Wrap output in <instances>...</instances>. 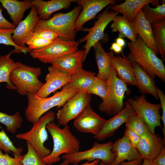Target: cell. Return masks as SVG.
Masks as SVG:
<instances>
[{
  "label": "cell",
  "mask_w": 165,
  "mask_h": 165,
  "mask_svg": "<svg viewBox=\"0 0 165 165\" xmlns=\"http://www.w3.org/2000/svg\"><path fill=\"white\" fill-rule=\"evenodd\" d=\"M127 45L130 51L126 58L138 64L153 79L157 76L165 82V66L163 62L138 35L135 42H129Z\"/></svg>",
  "instance_id": "obj_1"
},
{
  "label": "cell",
  "mask_w": 165,
  "mask_h": 165,
  "mask_svg": "<svg viewBox=\"0 0 165 165\" xmlns=\"http://www.w3.org/2000/svg\"><path fill=\"white\" fill-rule=\"evenodd\" d=\"M78 92L67 84L62 87L61 91L49 97L39 98L36 94L28 93V105L25 112L27 120L33 123H36L43 114L51 108L62 107Z\"/></svg>",
  "instance_id": "obj_2"
},
{
  "label": "cell",
  "mask_w": 165,
  "mask_h": 165,
  "mask_svg": "<svg viewBox=\"0 0 165 165\" xmlns=\"http://www.w3.org/2000/svg\"><path fill=\"white\" fill-rule=\"evenodd\" d=\"M53 141V148L50 154L42 160L46 164L52 165L59 162L62 154H70L79 151L80 143L70 130L68 125L61 128L54 122L46 125Z\"/></svg>",
  "instance_id": "obj_3"
},
{
  "label": "cell",
  "mask_w": 165,
  "mask_h": 165,
  "mask_svg": "<svg viewBox=\"0 0 165 165\" xmlns=\"http://www.w3.org/2000/svg\"><path fill=\"white\" fill-rule=\"evenodd\" d=\"M82 9L81 6L78 5L68 13H57L47 20L40 19L36 23L34 30H49L57 33L59 37L64 40H75L77 32L75 24Z\"/></svg>",
  "instance_id": "obj_4"
},
{
  "label": "cell",
  "mask_w": 165,
  "mask_h": 165,
  "mask_svg": "<svg viewBox=\"0 0 165 165\" xmlns=\"http://www.w3.org/2000/svg\"><path fill=\"white\" fill-rule=\"evenodd\" d=\"M107 83L106 95L99 104L98 108L101 112L113 116L123 109L125 95L126 93L129 94L130 91L127 85L117 77L112 65Z\"/></svg>",
  "instance_id": "obj_5"
},
{
  "label": "cell",
  "mask_w": 165,
  "mask_h": 165,
  "mask_svg": "<svg viewBox=\"0 0 165 165\" xmlns=\"http://www.w3.org/2000/svg\"><path fill=\"white\" fill-rule=\"evenodd\" d=\"M41 72L40 67H30L19 62L11 72L10 80L20 95H27L29 93L36 95L44 85L38 79Z\"/></svg>",
  "instance_id": "obj_6"
},
{
  "label": "cell",
  "mask_w": 165,
  "mask_h": 165,
  "mask_svg": "<svg viewBox=\"0 0 165 165\" xmlns=\"http://www.w3.org/2000/svg\"><path fill=\"white\" fill-rule=\"evenodd\" d=\"M55 116L53 111L47 112L42 116L36 123H33L29 131L16 135L17 138L25 140L29 143L42 160L51 152L50 150L45 147L44 144L48 139L46 125L50 123L54 122Z\"/></svg>",
  "instance_id": "obj_7"
},
{
  "label": "cell",
  "mask_w": 165,
  "mask_h": 165,
  "mask_svg": "<svg viewBox=\"0 0 165 165\" xmlns=\"http://www.w3.org/2000/svg\"><path fill=\"white\" fill-rule=\"evenodd\" d=\"M113 144L111 141L102 144L95 142L92 147L87 150L79 151L70 154H63L61 157L64 159L62 162L66 165L70 163L78 165L83 160L90 162L98 159L105 165H108L112 162L115 157V155L111 151Z\"/></svg>",
  "instance_id": "obj_8"
},
{
  "label": "cell",
  "mask_w": 165,
  "mask_h": 165,
  "mask_svg": "<svg viewBox=\"0 0 165 165\" xmlns=\"http://www.w3.org/2000/svg\"><path fill=\"white\" fill-rule=\"evenodd\" d=\"M79 43L78 41L65 40L58 37L46 47L32 50L30 55L42 62L52 64L59 58L77 51Z\"/></svg>",
  "instance_id": "obj_9"
},
{
  "label": "cell",
  "mask_w": 165,
  "mask_h": 165,
  "mask_svg": "<svg viewBox=\"0 0 165 165\" xmlns=\"http://www.w3.org/2000/svg\"><path fill=\"white\" fill-rule=\"evenodd\" d=\"M127 101L135 112L144 120L149 130L155 133V128L159 126L163 129L161 124L160 103L153 104L146 100L145 94H142L139 97L133 98H129Z\"/></svg>",
  "instance_id": "obj_10"
},
{
  "label": "cell",
  "mask_w": 165,
  "mask_h": 165,
  "mask_svg": "<svg viewBox=\"0 0 165 165\" xmlns=\"http://www.w3.org/2000/svg\"><path fill=\"white\" fill-rule=\"evenodd\" d=\"M119 13L113 10H109L108 7L97 16L96 21L94 22V25L91 28H83L82 31L88 32L84 37L79 39V43L86 42L84 46V52L83 57L84 62L89 53L91 48L104 36V31L108 24L112 21L114 18Z\"/></svg>",
  "instance_id": "obj_11"
},
{
  "label": "cell",
  "mask_w": 165,
  "mask_h": 165,
  "mask_svg": "<svg viewBox=\"0 0 165 165\" xmlns=\"http://www.w3.org/2000/svg\"><path fill=\"white\" fill-rule=\"evenodd\" d=\"M91 95L78 92L58 110L57 117L59 126H64L71 120L78 117L90 105Z\"/></svg>",
  "instance_id": "obj_12"
},
{
  "label": "cell",
  "mask_w": 165,
  "mask_h": 165,
  "mask_svg": "<svg viewBox=\"0 0 165 165\" xmlns=\"http://www.w3.org/2000/svg\"><path fill=\"white\" fill-rule=\"evenodd\" d=\"M40 19L35 8L32 6L28 14L14 29L12 36V40L22 52L26 53L31 51L25 45L32 36L35 26Z\"/></svg>",
  "instance_id": "obj_13"
},
{
  "label": "cell",
  "mask_w": 165,
  "mask_h": 165,
  "mask_svg": "<svg viewBox=\"0 0 165 165\" xmlns=\"http://www.w3.org/2000/svg\"><path fill=\"white\" fill-rule=\"evenodd\" d=\"M165 139L159 134L152 133L147 126L144 135L141 137L136 148L141 158L152 160L165 148Z\"/></svg>",
  "instance_id": "obj_14"
},
{
  "label": "cell",
  "mask_w": 165,
  "mask_h": 165,
  "mask_svg": "<svg viewBox=\"0 0 165 165\" xmlns=\"http://www.w3.org/2000/svg\"><path fill=\"white\" fill-rule=\"evenodd\" d=\"M106 121L94 112L90 105L75 119L73 125L79 131L91 133L95 136L100 131Z\"/></svg>",
  "instance_id": "obj_15"
},
{
  "label": "cell",
  "mask_w": 165,
  "mask_h": 165,
  "mask_svg": "<svg viewBox=\"0 0 165 165\" xmlns=\"http://www.w3.org/2000/svg\"><path fill=\"white\" fill-rule=\"evenodd\" d=\"M125 107L120 112L107 121L99 133L94 136L98 141H102L112 136L116 130L126 123L133 116L136 115L134 110L126 101Z\"/></svg>",
  "instance_id": "obj_16"
},
{
  "label": "cell",
  "mask_w": 165,
  "mask_h": 165,
  "mask_svg": "<svg viewBox=\"0 0 165 165\" xmlns=\"http://www.w3.org/2000/svg\"><path fill=\"white\" fill-rule=\"evenodd\" d=\"M76 2L81 6L82 9L75 24L76 32L82 31L83 25L94 18L100 11L106 6L114 3V0H79Z\"/></svg>",
  "instance_id": "obj_17"
},
{
  "label": "cell",
  "mask_w": 165,
  "mask_h": 165,
  "mask_svg": "<svg viewBox=\"0 0 165 165\" xmlns=\"http://www.w3.org/2000/svg\"><path fill=\"white\" fill-rule=\"evenodd\" d=\"M112 152L115 155L114 160L108 165H119L125 160L130 161L141 158V155L131 144L128 137L124 134L113 143Z\"/></svg>",
  "instance_id": "obj_18"
},
{
  "label": "cell",
  "mask_w": 165,
  "mask_h": 165,
  "mask_svg": "<svg viewBox=\"0 0 165 165\" xmlns=\"http://www.w3.org/2000/svg\"><path fill=\"white\" fill-rule=\"evenodd\" d=\"M48 73L46 77V82L36 95L39 98L47 97L50 94L68 84L70 76L53 66L48 67Z\"/></svg>",
  "instance_id": "obj_19"
},
{
  "label": "cell",
  "mask_w": 165,
  "mask_h": 165,
  "mask_svg": "<svg viewBox=\"0 0 165 165\" xmlns=\"http://www.w3.org/2000/svg\"><path fill=\"white\" fill-rule=\"evenodd\" d=\"M138 35L144 43L157 56L159 54L155 42L150 23L145 17L141 9L131 21Z\"/></svg>",
  "instance_id": "obj_20"
},
{
  "label": "cell",
  "mask_w": 165,
  "mask_h": 165,
  "mask_svg": "<svg viewBox=\"0 0 165 165\" xmlns=\"http://www.w3.org/2000/svg\"><path fill=\"white\" fill-rule=\"evenodd\" d=\"M84 50L76 52L61 57L54 62L52 66L70 76L83 68Z\"/></svg>",
  "instance_id": "obj_21"
},
{
  "label": "cell",
  "mask_w": 165,
  "mask_h": 165,
  "mask_svg": "<svg viewBox=\"0 0 165 165\" xmlns=\"http://www.w3.org/2000/svg\"><path fill=\"white\" fill-rule=\"evenodd\" d=\"M32 6L35 8L40 19H49L53 13L63 9L69 7L72 0H51L45 1L42 0H31Z\"/></svg>",
  "instance_id": "obj_22"
},
{
  "label": "cell",
  "mask_w": 165,
  "mask_h": 165,
  "mask_svg": "<svg viewBox=\"0 0 165 165\" xmlns=\"http://www.w3.org/2000/svg\"><path fill=\"white\" fill-rule=\"evenodd\" d=\"M112 62L117 77L125 83L136 86L132 62L126 58L113 55Z\"/></svg>",
  "instance_id": "obj_23"
},
{
  "label": "cell",
  "mask_w": 165,
  "mask_h": 165,
  "mask_svg": "<svg viewBox=\"0 0 165 165\" xmlns=\"http://www.w3.org/2000/svg\"><path fill=\"white\" fill-rule=\"evenodd\" d=\"M151 3L156 6L159 5L158 0H126L120 4L110 5L108 9L120 13L123 17L131 22L139 11L145 5Z\"/></svg>",
  "instance_id": "obj_24"
},
{
  "label": "cell",
  "mask_w": 165,
  "mask_h": 165,
  "mask_svg": "<svg viewBox=\"0 0 165 165\" xmlns=\"http://www.w3.org/2000/svg\"><path fill=\"white\" fill-rule=\"evenodd\" d=\"M93 47L98 69L97 76L107 81L112 66V58L114 54L112 51L108 52H105L100 41L96 43Z\"/></svg>",
  "instance_id": "obj_25"
},
{
  "label": "cell",
  "mask_w": 165,
  "mask_h": 165,
  "mask_svg": "<svg viewBox=\"0 0 165 165\" xmlns=\"http://www.w3.org/2000/svg\"><path fill=\"white\" fill-rule=\"evenodd\" d=\"M137 86L140 93L152 95L156 99H159L154 79L146 73L138 64L132 62Z\"/></svg>",
  "instance_id": "obj_26"
},
{
  "label": "cell",
  "mask_w": 165,
  "mask_h": 165,
  "mask_svg": "<svg viewBox=\"0 0 165 165\" xmlns=\"http://www.w3.org/2000/svg\"><path fill=\"white\" fill-rule=\"evenodd\" d=\"M0 3L6 10L16 27L21 21L25 11L32 6L29 0H0Z\"/></svg>",
  "instance_id": "obj_27"
},
{
  "label": "cell",
  "mask_w": 165,
  "mask_h": 165,
  "mask_svg": "<svg viewBox=\"0 0 165 165\" xmlns=\"http://www.w3.org/2000/svg\"><path fill=\"white\" fill-rule=\"evenodd\" d=\"M110 26L112 31L119 32L118 37L127 38L131 42L135 41L138 35L133 24L123 16H116Z\"/></svg>",
  "instance_id": "obj_28"
},
{
  "label": "cell",
  "mask_w": 165,
  "mask_h": 165,
  "mask_svg": "<svg viewBox=\"0 0 165 165\" xmlns=\"http://www.w3.org/2000/svg\"><path fill=\"white\" fill-rule=\"evenodd\" d=\"M95 76L94 72L82 68L70 76L68 84L78 92L86 93L92 85Z\"/></svg>",
  "instance_id": "obj_29"
},
{
  "label": "cell",
  "mask_w": 165,
  "mask_h": 165,
  "mask_svg": "<svg viewBox=\"0 0 165 165\" xmlns=\"http://www.w3.org/2000/svg\"><path fill=\"white\" fill-rule=\"evenodd\" d=\"M11 53V52L6 55L0 56V83H6L7 89L16 90L10 81V76L12 71L18 66L19 62H15L10 58Z\"/></svg>",
  "instance_id": "obj_30"
},
{
  "label": "cell",
  "mask_w": 165,
  "mask_h": 165,
  "mask_svg": "<svg viewBox=\"0 0 165 165\" xmlns=\"http://www.w3.org/2000/svg\"><path fill=\"white\" fill-rule=\"evenodd\" d=\"M151 25L157 51L163 62L165 60V19L152 23Z\"/></svg>",
  "instance_id": "obj_31"
},
{
  "label": "cell",
  "mask_w": 165,
  "mask_h": 165,
  "mask_svg": "<svg viewBox=\"0 0 165 165\" xmlns=\"http://www.w3.org/2000/svg\"><path fill=\"white\" fill-rule=\"evenodd\" d=\"M146 19L150 24L165 19V3L162 1V4L155 8L150 7L149 4L145 6L141 9Z\"/></svg>",
  "instance_id": "obj_32"
},
{
  "label": "cell",
  "mask_w": 165,
  "mask_h": 165,
  "mask_svg": "<svg viewBox=\"0 0 165 165\" xmlns=\"http://www.w3.org/2000/svg\"><path fill=\"white\" fill-rule=\"evenodd\" d=\"M23 119L18 112L12 115L0 112V123L6 127L8 132L14 134L21 127Z\"/></svg>",
  "instance_id": "obj_33"
},
{
  "label": "cell",
  "mask_w": 165,
  "mask_h": 165,
  "mask_svg": "<svg viewBox=\"0 0 165 165\" xmlns=\"http://www.w3.org/2000/svg\"><path fill=\"white\" fill-rule=\"evenodd\" d=\"M0 150L8 153L11 151L14 157L21 156L23 151L21 147L17 148L15 147L3 130L0 131Z\"/></svg>",
  "instance_id": "obj_34"
},
{
  "label": "cell",
  "mask_w": 165,
  "mask_h": 165,
  "mask_svg": "<svg viewBox=\"0 0 165 165\" xmlns=\"http://www.w3.org/2000/svg\"><path fill=\"white\" fill-rule=\"evenodd\" d=\"M125 126L131 129L140 137L144 135L147 127L142 118L137 114L132 116L125 123Z\"/></svg>",
  "instance_id": "obj_35"
},
{
  "label": "cell",
  "mask_w": 165,
  "mask_h": 165,
  "mask_svg": "<svg viewBox=\"0 0 165 165\" xmlns=\"http://www.w3.org/2000/svg\"><path fill=\"white\" fill-rule=\"evenodd\" d=\"M26 143L27 152L21 161L23 165H51L44 163L31 145L28 142H26Z\"/></svg>",
  "instance_id": "obj_36"
},
{
  "label": "cell",
  "mask_w": 165,
  "mask_h": 165,
  "mask_svg": "<svg viewBox=\"0 0 165 165\" xmlns=\"http://www.w3.org/2000/svg\"><path fill=\"white\" fill-rule=\"evenodd\" d=\"M107 90V81L95 77L94 82L86 93L97 95L103 100L106 95Z\"/></svg>",
  "instance_id": "obj_37"
},
{
  "label": "cell",
  "mask_w": 165,
  "mask_h": 165,
  "mask_svg": "<svg viewBox=\"0 0 165 165\" xmlns=\"http://www.w3.org/2000/svg\"><path fill=\"white\" fill-rule=\"evenodd\" d=\"M14 29H0V44L14 46L15 49L11 51L12 53H21L22 51L14 43L12 38V36Z\"/></svg>",
  "instance_id": "obj_38"
},
{
  "label": "cell",
  "mask_w": 165,
  "mask_h": 165,
  "mask_svg": "<svg viewBox=\"0 0 165 165\" xmlns=\"http://www.w3.org/2000/svg\"><path fill=\"white\" fill-rule=\"evenodd\" d=\"M53 41L32 36L26 42L28 47L31 50L44 48L51 43Z\"/></svg>",
  "instance_id": "obj_39"
},
{
  "label": "cell",
  "mask_w": 165,
  "mask_h": 165,
  "mask_svg": "<svg viewBox=\"0 0 165 165\" xmlns=\"http://www.w3.org/2000/svg\"><path fill=\"white\" fill-rule=\"evenodd\" d=\"M23 156L12 157L8 153L4 154L0 150V165H20Z\"/></svg>",
  "instance_id": "obj_40"
},
{
  "label": "cell",
  "mask_w": 165,
  "mask_h": 165,
  "mask_svg": "<svg viewBox=\"0 0 165 165\" xmlns=\"http://www.w3.org/2000/svg\"><path fill=\"white\" fill-rule=\"evenodd\" d=\"M32 36L52 41L53 40L59 37L57 33L51 31L44 29L34 30Z\"/></svg>",
  "instance_id": "obj_41"
},
{
  "label": "cell",
  "mask_w": 165,
  "mask_h": 165,
  "mask_svg": "<svg viewBox=\"0 0 165 165\" xmlns=\"http://www.w3.org/2000/svg\"><path fill=\"white\" fill-rule=\"evenodd\" d=\"M156 88L158 98L160 99L162 111V115L161 117L163 124V127L162 130L164 136L163 138L165 139V95L163 91L159 89L156 85Z\"/></svg>",
  "instance_id": "obj_42"
},
{
  "label": "cell",
  "mask_w": 165,
  "mask_h": 165,
  "mask_svg": "<svg viewBox=\"0 0 165 165\" xmlns=\"http://www.w3.org/2000/svg\"><path fill=\"white\" fill-rule=\"evenodd\" d=\"M124 134L128 137L133 146L136 148L141 137L131 129L128 127H126Z\"/></svg>",
  "instance_id": "obj_43"
},
{
  "label": "cell",
  "mask_w": 165,
  "mask_h": 165,
  "mask_svg": "<svg viewBox=\"0 0 165 165\" xmlns=\"http://www.w3.org/2000/svg\"><path fill=\"white\" fill-rule=\"evenodd\" d=\"M2 9L0 6V29H15L16 27L15 25L4 18L2 15Z\"/></svg>",
  "instance_id": "obj_44"
},
{
  "label": "cell",
  "mask_w": 165,
  "mask_h": 165,
  "mask_svg": "<svg viewBox=\"0 0 165 165\" xmlns=\"http://www.w3.org/2000/svg\"><path fill=\"white\" fill-rule=\"evenodd\" d=\"M152 164L154 165H165V148L152 160Z\"/></svg>",
  "instance_id": "obj_45"
},
{
  "label": "cell",
  "mask_w": 165,
  "mask_h": 165,
  "mask_svg": "<svg viewBox=\"0 0 165 165\" xmlns=\"http://www.w3.org/2000/svg\"><path fill=\"white\" fill-rule=\"evenodd\" d=\"M110 49L116 53H119L122 52L123 48L116 42H114L112 44Z\"/></svg>",
  "instance_id": "obj_46"
},
{
  "label": "cell",
  "mask_w": 165,
  "mask_h": 165,
  "mask_svg": "<svg viewBox=\"0 0 165 165\" xmlns=\"http://www.w3.org/2000/svg\"><path fill=\"white\" fill-rule=\"evenodd\" d=\"M143 159H140L130 161L123 162L119 165H141Z\"/></svg>",
  "instance_id": "obj_47"
},
{
  "label": "cell",
  "mask_w": 165,
  "mask_h": 165,
  "mask_svg": "<svg viewBox=\"0 0 165 165\" xmlns=\"http://www.w3.org/2000/svg\"><path fill=\"white\" fill-rule=\"evenodd\" d=\"M123 48L125 47L126 45V42L125 40L123 38L118 37L115 40V42Z\"/></svg>",
  "instance_id": "obj_48"
},
{
  "label": "cell",
  "mask_w": 165,
  "mask_h": 165,
  "mask_svg": "<svg viewBox=\"0 0 165 165\" xmlns=\"http://www.w3.org/2000/svg\"><path fill=\"white\" fill-rule=\"evenodd\" d=\"M100 160L98 159H96L90 162L88 161L80 165H98L100 162ZM59 165H66L63 163H61Z\"/></svg>",
  "instance_id": "obj_49"
},
{
  "label": "cell",
  "mask_w": 165,
  "mask_h": 165,
  "mask_svg": "<svg viewBox=\"0 0 165 165\" xmlns=\"http://www.w3.org/2000/svg\"><path fill=\"white\" fill-rule=\"evenodd\" d=\"M141 165H152V161L146 159L143 160Z\"/></svg>",
  "instance_id": "obj_50"
},
{
  "label": "cell",
  "mask_w": 165,
  "mask_h": 165,
  "mask_svg": "<svg viewBox=\"0 0 165 165\" xmlns=\"http://www.w3.org/2000/svg\"><path fill=\"white\" fill-rule=\"evenodd\" d=\"M98 165H105L104 163L102 161L99 162Z\"/></svg>",
  "instance_id": "obj_51"
},
{
  "label": "cell",
  "mask_w": 165,
  "mask_h": 165,
  "mask_svg": "<svg viewBox=\"0 0 165 165\" xmlns=\"http://www.w3.org/2000/svg\"><path fill=\"white\" fill-rule=\"evenodd\" d=\"M20 165H23L22 163H21Z\"/></svg>",
  "instance_id": "obj_52"
},
{
  "label": "cell",
  "mask_w": 165,
  "mask_h": 165,
  "mask_svg": "<svg viewBox=\"0 0 165 165\" xmlns=\"http://www.w3.org/2000/svg\"><path fill=\"white\" fill-rule=\"evenodd\" d=\"M152 165H154L152 164Z\"/></svg>",
  "instance_id": "obj_53"
}]
</instances>
